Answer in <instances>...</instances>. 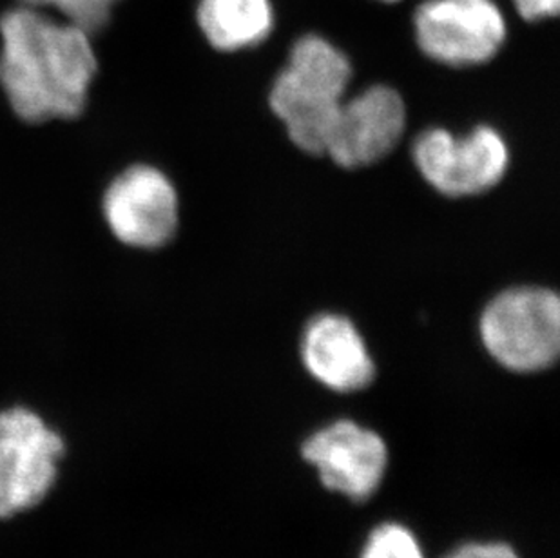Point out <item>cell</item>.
I'll return each instance as SVG.
<instances>
[{
  "mask_svg": "<svg viewBox=\"0 0 560 558\" xmlns=\"http://www.w3.org/2000/svg\"><path fill=\"white\" fill-rule=\"evenodd\" d=\"M0 84L27 121L73 118L82 112L96 58L90 33L21 8L0 21Z\"/></svg>",
  "mask_w": 560,
  "mask_h": 558,
  "instance_id": "obj_1",
  "label": "cell"
},
{
  "mask_svg": "<svg viewBox=\"0 0 560 558\" xmlns=\"http://www.w3.org/2000/svg\"><path fill=\"white\" fill-rule=\"evenodd\" d=\"M352 79L347 55L319 35L300 38L270 88V109L298 149L325 154L334 121Z\"/></svg>",
  "mask_w": 560,
  "mask_h": 558,
  "instance_id": "obj_2",
  "label": "cell"
},
{
  "mask_svg": "<svg viewBox=\"0 0 560 558\" xmlns=\"http://www.w3.org/2000/svg\"><path fill=\"white\" fill-rule=\"evenodd\" d=\"M481 341L504 369L534 374L560 352V301L553 290L515 287L495 295L479 319Z\"/></svg>",
  "mask_w": 560,
  "mask_h": 558,
  "instance_id": "obj_3",
  "label": "cell"
},
{
  "mask_svg": "<svg viewBox=\"0 0 560 558\" xmlns=\"http://www.w3.org/2000/svg\"><path fill=\"white\" fill-rule=\"evenodd\" d=\"M419 173L441 195L466 198L501 184L510 165V151L501 132L479 126L457 138L446 129H429L413 142Z\"/></svg>",
  "mask_w": 560,
  "mask_h": 558,
  "instance_id": "obj_4",
  "label": "cell"
},
{
  "mask_svg": "<svg viewBox=\"0 0 560 558\" xmlns=\"http://www.w3.org/2000/svg\"><path fill=\"white\" fill-rule=\"evenodd\" d=\"M63 441L35 411H0V516L30 510L48 496Z\"/></svg>",
  "mask_w": 560,
  "mask_h": 558,
  "instance_id": "obj_5",
  "label": "cell"
},
{
  "mask_svg": "<svg viewBox=\"0 0 560 558\" xmlns=\"http://www.w3.org/2000/svg\"><path fill=\"white\" fill-rule=\"evenodd\" d=\"M413 24L421 51L450 68L490 62L506 40V21L493 0H427Z\"/></svg>",
  "mask_w": 560,
  "mask_h": 558,
  "instance_id": "obj_6",
  "label": "cell"
},
{
  "mask_svg": "<svg viewBox=\"0 0 560 558\" xmlns=\"http://www.w3.org/2000/svg\"><path fill=\"white\" fill-rule=\"evenodd\" d=\"M407 127V107L388 85H372L341 102L327 151L345 168L369 167L397 148Z\"/></svg>",
  "mask_w": 560,
  "mask_h": 558,
  "instance_id": "obj_7",
  "label": "cell"
},
{
  "mask_svg": "<svg viewBox=\"0 0 560 558\" xmlns=\"http://www.w3.org/2000/svg\"><path fill=\"white\" fill-rule=\"evenodd\" d=\"M305 461L316 466L323 485L352 501L371 499L385 477L388 452L383 439L352 421H338L305 441Z\"/></svg>",
  "mask_w": 560,
  "mask_h": 558,
  "instance_id": "obj_8",
  "label": "cell"
},
{
  "mask_svg": "<svg viewBox=\"0 0 560 558\" xmlns=\"http://www.w3.org/2000/svg\"><path fill=\"white\" fill-rule=\"evenodd\" d=\"M106 220L120 242L154 248L170 242L178 225V196L164 174L132 167L107 190Z\"/></svg>",
  "mask_w": 560,
  "mask_h": 558,
  "instance_id": "obj_9",
  "label": "cell"
},
{
  "mask_svg": "<svg viewBox=\"0 0 560 558\" xmlns=\"http://www.w3.org/2000/svg\"><path fill=\"white\" fill-rule=\"evenodd\" d=\"M302 359L308 374L328 391L352 394L374 381V359L365 339L341 314H322L308 323L303 330Z\"/></svg>",
  "mask_w": 560,
  "mask_h": 558,
  "instance_id": "obj_10",
  "label": "cell"
},
{
  "mask_svg": "<svg viewBox=\"0 0 560 558\" xmlns=\"http://www.w3.org/2000/svg\"><path fill=\"white\" fill-rule=\"evenodd\" d=\"M198 24L212 48L233 54L269 37L275 10L270 0H200Z\"/></svg>",
  "mask_w": 560,
  "mask_h": 558,
  "instance_id": "obj_11",
  "label": "cell"
},
{
  "mask_svg": "<svg viewBox=\"0 0 560 558\" xmlns=\"http://www.w3.org/2000/svg\"><path fill=\"white\" fill-rule=\"evenodd\" d=\"M360 558H424V555L410 530L388 522L375 527Z\"/></svg>",
  "mask_w": 560,
  "mask_h": 558,
  "instance_id": "obj_12",
  "label": "cell"
},
{
  "mask_svg": "<svg viewBox=\"0 0 560 558\" xmlns=\"http://www.w3.org/2000/svg\"><path fill=\"white\" fill-rule=\"evenodd\" d=\"M32 5H54L62 15L68 16L69 24L95 33L106 24L112 8L117 0H24Z\"/></svg>",
  "mask_w": 560,
  "mask_h": 558,
  "instance_id": "obj_13",
  "label": "cell"
},
{
  "mask_svg": "<svg viewBox=\"0 0 560 558\" xmlns=\"http://www.w3.org/2000/svg\"><path fill=\"white\" fill-rule=\"evenodd\" d=\"M446 558H518V555L504 544L490 543L466 544Z\"/></svg>",
  "mask_w": 560,
  "mask_h": 558,
  "instance_id": "obj_14",
  "label": "cell"
},
{
  "mask_svg": "<svg viewBox=\"0 0 560 558\" xmlns=\"http://www.w3.org/2000/svg\"><path fill=\"white\" fill-rule=\"evenodd\" d=\"M524 21L535 22L559 15L560 0H513Z\"/></svg>",
  "mask_w": 560,
  "mask_h": 558,
  "instance_id": "obj_15",
  "label": "cell"
},
{
  "mask_svg": "<svg viewBox=\"0 0 560 558\" xmlns=\"http://www.w3.org/2000/svg\"><path fill=\"white\" fill-rule=\"evenodd\" d=\"M383 2H396V0H383Z\"/></svg>",
  "mask_w": 560,
  "mask_h": 558,
  "instance_id": "obj_16",
  "label": "cell"
}]
</instances>
